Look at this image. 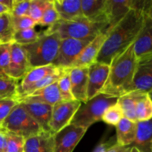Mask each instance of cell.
I'll use <instances>...</instances> for the list:
<instances>
[{
    "label": "cell",
    "mask_w": 152,
    "mask_h": 152,
    "mask_svg": "<svg viewBox=\"0 0 152 152\" xmlns=\"http://www.w3.org/2000/svg\"><path fill=\"white\" fill-rule=\"evenodd\" d=\"M134 43L112 59L108 79L100 94L119 98L130 92L137 62Z\"/></svg>",
    "instance_id": "cell-2"
},
{
    "label": "cell",
    "mask_w": 152,
    "mask_h": 152,
    "mask_svg": "<svg viewBox=\"0 0 152 152\" xmlns=\"http://www.w3.org/2000/svg\"><path fill=\"white\" fill-rule=\"evenodd\" d=\"M117 143L120 146H131L137 134V123L123 117L116 126Z\"/></svg>",
    "instance_id": "cell-23"
},
{
    "label": "cell",
    "mask_w": 152,
    "mask_h": 152,
    "mask_svg": "<svg viewBox=\"0 0 152 152\" xmlns=\"http://www.w3.org/2000/svg\"><path fill=\"white\" fill-rule=\"evenodd\" d=\"M14 33L11 24V16L9 13L0 15V38L5 43L12 42V37Z\"/></svg>",
    "instance_id": "cell-32"
},
{
    "label": "cell",
    "mask_w": 152,
    "mask_h": 152,
    "mask_svg": "<svg viewBox=\"0 0 152 152\" xmlns=\"http://www.w3.org/2000/svg\"><path fill=\"white\" fill-rule=\"evenodd\" d=\"M0 128L25 139L44 132L20 102L13 108Z\"/></svg>",
    "instance_id": "cell-6"
},
{
    "label": "cell",
    "mask_w": 152,
    "mask_h": 152,
    "mask_svg": "<svg viewBox=\"0 0 152 152\" xmlns=\"http://www.w3.org/2000/svg\"><path fill=\"white\" fill-rule=\"evenodd\" d=\"M22 100L33 101V102H42V103L48 104L50 105H54L58 102L61 101L60 94H59L58 83H53L45 88L37 91L31 94V95L22 99H18V102Z\"/></svg>",
    "instance_id": "cell-22"
},
{
    "label": "cell",
    "mask_w": 152,
    "mask_h": 152,
    "mask_svg": "<svg viewBox=\"0 0 152 152\" xmlns=\"http://www.w3.org/2000/svg\"><path fill=\"white\" fill-rule=\"evenodd\" d=\"M116 144H117L116 138H111V139H110L108 141L102 142V143L97 145L96 148H95L94 151L93 152H106L108 150H109L110 148H112L114 145H115Z\"/></svg>",
    "instance_id": "cell-40"
},
{
    "label": "cell",
    "mask_w": 152,
    "mask_h": 152,
    "mask_svg": "<svg viewBox=\"0 0 152 152\" xmlns=\"http://www.w3.org/2000/svg\"><path fill=\"white\" fill-rule=\"evenodd\" d=\"M150 95H151V96H152V91L150 93Z\"/></svg>",
    "instance_id": "cell-50"
},
{
    "label": "cell",
    "mask_w": 152,
    "mask_h": 152,
    "mask_svg": "<svg viewBox=\"0 0 152 152\" xmlns=\"http://www.w3.org/2000/svg\"><path fill=\"white\" fill-rule=\"evenodd\" d=\"M26 51L22 45L11 42L10 47V61L5 75L19 80L22 79L31 70Z\"/></svg>",
    "instance_id": "cell-10"
},
{
    "label": "cell",
    "mask_w": 152,
    "mask_h": 152,
    "mask_svg": "<svg viewBox=\"0 0 152 152\" xmlns=\"http://www.w3.org/2000/svg\"><path fill=\"white\" fill-rule=\"evenodd\" d=\"M19 102L44 132H50L49 123L51 117L52 105L28 100H22Z\"/></svg>",
    "instance_id": "cell-15"
},
{
    "label": "cell",
    "mask_w": 152,
    "mask_h": 152,
    "mask_svg": "<svg viewBox=\"0 0 152 152\" xmlns=\"http://www.w3.org/2000/svg\"><path fill=\"white\" fill-rule=\"evenodd\" d=\"M136 117L137 122L152 119V97L150 94L145 93L138 100L136 105Z\"/></svg>",
    "instance_id": "cell-26"
},
{
    "label": "cell",
    "mask_w": 152,
    "mask_h": 152,
    "mask_svg": "<svg viewBox=\"0 0 152 152\" xmlns=\"http://www.w3.org/2000/svg\"><path fill=\"white\" fill-rule=\"evenodd\" d=\"M6 13H10V10L7 7H5V6L0 3V15Z\"/></svg>",
    "instance_id": "cell-45"
},
{
    "label": "cell",
    "mask_w": 152,
    "mask_h": 152,
    "mask_svg": "<svg viewBox=\"0 0 152 152\" xmlns=\"http://www.w3.org/2000/svg\"><path fill=\"white\" fill-rule=\"evenodd\" d=\"M60 42L57 33L42 32L36 42L22 45L26 51L31 68L52 65L58 53Z\"/></svg>",
    "instance_id": "cell-4"
},
{
    "label": "cell",
    "mask_w": 152,
    "mask_h": 152,
    "mask_svg": "<svg viewBox=\"0 0 152 152\" xmlns=\"http://www.w3.org/2000/svg\"><path fill=\"white\" fill-rule=\"evenodd\" d=\"M19 103L16 98H4L0 99V127L10 114L12 110Z\"/></svg>",
    "instance_id": "cell-38"
},
{
    "label": "cell",
    "mask_w": 152,
    "mask_h": 152,
    "mask_svg": "<svg viewBox=\"0 0 152 152\" xmlns=\"http://www.w3.org/2000/svg\"><path fill=\"white\" fill-rule=\"evenodd\" d=\"M41 34L42 33L36 31L35 28L15 31L12 37V42L20 45H26L37 41Z\"/></svg>",
    "instance_id": "cell-28"
},
{
    "label": "cell",
    "mask_w": 152,
    "mask_h": 152,
    "mask_svg": "<svg viewBox=\"0 0 152 152\" xmlns=\"http://www.w3.org/2000/svg\"><path fill=\"white\" fill-rule=\"evenodd\" d=\"M66 71H67L66 69H62V68H60V69H59V71H56V72L47 76V77H45V78H43L42 80L39 81L38 83H35V84L33 85L32 86L28 88L26 90V91H25L22 96L16 98V99L18 100V99H22V98L25 97V96H29V95H31V94L37 91L40 90V89L43 88H45L47 87V86H50V85H52L53 84V83H56V82H58V80L60 79V77L65 74V72Z\"/></svg>",
    "instance_id": "cell-27"
},
{
    "label": "cell",
    "mask_w": 152,
    "mask_h": 152,
    "mask_svg": "<svg viewBox=\"0 0 152 152\" xmlns=\"http://www.w3.org/2000/svg\"><path fill=\"white\" fill-rule=\"evenodd\" d=\"M108 4V28L105 33L111 31L126 16L130 7V0H107Z\"/></svg>",
    "instance_id": "cell-20"
},
{
    "label": "cell",
    "mask_w": 152,
    "mask_h": 152,
    "mask_svg": "<svg viewBox=\"0 0 152 152\" xmlns=\"http://www.w3.org/2000/svg\"><path fill=\"white\" fill-rule=\"evenodd\" d=\"M2 43H5V42H4V40H3L2 39H1V38H0V45H1V44H2Z\"/></svg>",
    "instance_id": "cell-49"
},
{
    "label": "cell",
    "mask_w": 152,
    "mask_h": 152,
    "mask_svg": "<svg viewBox=\"0 0 152 152\" xmlns=\"http://www.w3.org/2000/svg\"><path fill=\"white\" fill-rule=\"evenodd\" d=\"M17 86V80L7 76H0V99L16 98Z\"/></svg>",
    "instance_id": "cell-29"
},
{
    "label": "cell",
    "mask_w": 152,
    "mask_h": 152,
    "mask_svg": "<svg viewBox=\"0 0 152 152\" xmlns=\"http://www.w3.org/2000/svg\"><path fill=\"white\" fill-rule=\"evenodd\" d=\"M50 1V0H31L28 16L37 24H38L41 19Z\"/></svg>",
    "instance_id": "cell-33"
},
{
    "label": "cell",
    "mask_w": 152,
    "mask_h": 152,
    "mask_svg": "<svg viewBox=\"0 0 152 152\" xmlns=\"http://www.w3.org/2000/svg\"><path fill=\"white\" fill-rule=\"evenodd\" d=\"M106 34L104 32L100 33L96 36L84 49L80 56H78L74 63L71 66L74 68H83L89 67L91 65L96 62V58L99 54L100 49L106 39Z\"/></svg>",
    "instance_id": "cell-16"
},
{
    "label": "cell",
    "mask_w": 152,
    "mask_h": 152,
    "mask_svg": "<svg viewBox=\"0 0 152 152\" xmlns=\"http://www.w3.org/2000/svg\"><path fill=\"white\" fill-rule=\"evenodd\" d=\"M109 73V65L94 62L88 67V101L99 94L106 83Z\"/></svg>",
    "instance_id": "cell-12"
},
{
    "label": "cell",
    "mask_w": 152,
    "mask_h": 152,
    "mask_svg": "<svg viewBox=\"0 0 152 152\" xmlns=\"http://www.w3.org/2000/svg\"><path fill=\"white\" fill-rule=\"evenodd\" d=\"M58 87L62 101L75 100L71 92V84L70 80V69L67 70L65 74L58 80Z\"/></svg>",
    "instance_id": "cell-30"
},
{
    "label": "cell",
    "mask_w": 152,
    "mask_h": 152,
    "mask_svg": "<svg viewBox=\"0 0 152 152\" xmlns=\"http://www.w3.org/2000/svg\"><path fill=\"white\" fill-rule=\"evenodd\" d=\"M132 146H120L117 143L106 152H130Z\"/></svg>",
    "instance_id": "cell-42"
},
{
    "label": "cell",
    "mask_w": 152,
    "mask_h": 152,
    "mask_svg": "<svg viewBox=\"0 0 152 152\" xmlns=\"http://www.w3.org/2000/svg\"><path fill=\"white\" fill-rule=\"evenodd\" d=\"M7 147V137L4 129L0 128V152H5Z\"/></svg>",
    "instance_id": "cell-41"
},
{
    "label": "cell",
    "mask_w": 152,
    "mask_h": 152,
    "mask_svg": "<svg viewBox=\"0 0 152 152\" xmlns=\"http://www.w3.org/2000/svg\"><path fill=\"white\" fill-rule=\"evenodd\" d=\"M0 76H7V75H5V74L0 70Z\"/></svg>",
    "instance_id": "cell-47"
},
{
    "label": "cell",
    "mask_w": 152,
    "mask_h": 152,
    "mask_svg": "<svg viewBox=\"0 0 152 152\" xmlns=\"http://www.w3.org/2000/svg\"><path fill=\"white\" fill-rule=\"evenodd\" d=\"M13 0H0V3L5 6V7H7L10 11L12 6H13Z\"/></svg>",
    "instance_id": "cell-44"
},
{
    "label": "cell",
    "mask_w": 152,
    "mask_h": 152,
    "mask_svg": "<svg viewBox=\"0 0 152 152\" xmlns=\"http://www.w3.org/2000/svg\"><path fill=\"white\" fill-rule=\"evenodd\" d=\"M107 27L103 24L93 23L83 16L72 21L59 19L53 25L48 27L44 32L46 34L57 33L61 39L93 40L100 33H105Z\"/></svg>",
    "instance_id": "cell-3"
},
{
    "label": "cell",
    "mask_w": 152,
    "mask_h": 152,
    "mask_svg": "<svg viewBox=\"0 0 152 152\" xmlns=\"http://www.w3.org/2000/svg\"><path fill=\"white\" fill-rule=\"evenodd\" d=\"M145 93L131 92L118 98L117 103L122 109L124 117L137 123L136 117V105L140 98Z\"/></svg>",
    "instance_id": "cell-25"
},
{
    "label": "cell",
    "mask_w": 152,
    "mask_h": 152,
    "mask_svg": "<svg viewBox=\"0 0 152 152\" xmlns=\"http://www.w3.org/2000/svg\"><path fill=\"white\" fill-rule=\"evenodd\" d=\"M150 152H152V140L151 142V144H150Z\"/></svg>",
    "instance_id": "cell-48"
},
{
    "label": "cell",
    "mask_w": 152,
    "mask_h": 152,
    "mask_svg": "<svg viewBox=\"0 0 152 152\" xmlns=\"http://www.w3.org/2000/svg\"><path fill=\"white\" fill-rule=\"evenodd\" d=\"M145 17L142 12L129 10L116 26L105 33L106 39L96 62L109 65L117 55L124 51L134 42L143 27Z\"/></svg>",
    "instance_id": "cell-1"
},
{
    "label": "cell",
    "mask_w": 152,
    "mask_h": 152,
    "mask_svg": "<svg viewBox=\"0 0 152 152\" xmlns=\"http://www.w3.org/2000/svg\"><path fill=\"white\" fill-rule=\"evenodd\" d=\"M81 104V102L77 100H61L53 105L49 123L50 131L56 134L69 126Z\"/></svg>",
    "instance_id": "cell-8"
},
{
    "label": "cell",
    "mask_w": 152,
    "mask_h": 152,
    "mask_svg": "<svg viewBox=\"0 0 152 152\" xmlns=\"http://www.w3.org/2000/svg\"><path fill=\"white\" fill-rule=\"evenodd\" d=\"M59 19L60 18H59V13H57L56 8H55L53 1L50 0L47 8L43 13L41 19L37 25H45V26L48 25V27H50L56 23V22H58Z\"/></svg>",
    "instance_id": "cell-35"
},
{
    "label": "cell",
    "mask_w": 152,
    "mask_h": 152,
    "mask_svg": "<svg viewBox=\"0 0 152 152\" xmlns=\"http://www.w3.org/2000/svg\"><path fill=\"white\" fill-rule=\"evenodd\" d=\"M130 152H140V151L139 150L136 148V147L132 146V149H131Z\"/></svg>",
    "instance_id": "cell-46"
},
{
    "label": "cell",
    "mask_w": 152,
    "mask_h": 152,
    "mask_svg": "<svg viewBox=\"0 0 152 152\" xmlns=\"http://www.w3.org/2000/svg\"><path fill=\"white\" fill-rule=\"evenodd\" d=\"M10 47L11 42L0 45V70L5 74L10 61Z\"/></svg>",
    "instance_id": "cell-39"
},
{
    "label": "cell",
    "mask_w": 152,
    "mask_h": 152,
    "mask_svg": "<svg viewBox=\"0 0 152 152\" xmlns=\"http://www.w3.org/2000/svg\"><path fill=\"white\" fill-rule=\"evenodd\" d=\"M11 24L14 32L34 28L37 25L29 16H19V17H13L11 16Z\"/></svg>",
    "instance_id": "cell-36"
},
{
    "label": "cell",
    "mask_w": 152,
    "mask_h": 152,
    "mask_svg": "<svg viewBox=\"0 0 152 152\" xmlns=\"http://www.w3.org/2000/svg\"><path fill=\"white\" fill-rule=\"evenodd\" d=\"M144 14L145 15L148 19L152 21V0H148V4H147L146 8H145Z\"/></svg>",
    "instance_id": "cell-43"
},
{
    "label": "cell",
    "mask_w": 152,
    "mask_h": 152,
    "mask_svg": "<svg viewBox=\"0 0 152 152\" xmlns=\"http://www.w3.org/2000/svg\"><path fill=\"white\" fill-rule=\"evenodd\" d=\"M7 137V147L5 152H24L25 139L12 132L4 130Z\"/></svg>",
    "instance_id": "cell-34"
},
{
    "label": "cell",
    "mask_w": 152,
    "mask_h": 152,
    "mask_svg": "<svg viewBox=\"0 0 152 152\" xmlns=\"http://www.w3.org/2000/svg\"><path fill=\"white\" fill-rule=\"evenodd\" d=\"M91 41L74 39H61L58 53L52 65L62 69H71L83 49Z\"/></svg>",
    "instance_id": "cell-7"
},
{
    "label": "cell",
    "mask_w": 152,
    "mask_h": 152,
    "mask_svg": "<svg viewBox=\"0 0 152 152\" xmlns=\"http://www.w3.org/2000/svg\"><path fill=\"white\" fill-rule=\"evenodd\" d=\"M118 98L99 94L95 97L80 105L73 117L71 124L88 129L99 121H102L105 110L117 103Z\"/></svg>",
    "instance_id": "cell-5"
},
{
    "label": "cell",
    "mask_w": 152,
    "mask_h": 152,
    "mask_svg": "<svg viewBox=\"0 0 152 152\" xmlns=\"http://www.w3.org/2000/svg\"><path fill=\"white\" fill-rule=\"evenodd\" d=\"M53 4L61 20L72 21L83 16L81 0H54Z\"/></svg>",
    "instance_id": "cell-21"
},
{
    "label": "cell",
    "mask_w": 152,
    "mask_h": 152,
    "mask_svg": "<svg viewBox=\"0 0 152 152\" xmlns=\"http://www.w3.org/2000/svg\"><path fill=\"white\" fill-rule=\"evenodd\" d=\"M152 140V119L137 123V134L134 142L131 146L136 147L140 152H150Z\"/></svg>",
    "instance_id": "cell-24"
},
{
    "label": "cell",
    "mask_w": 152,
    "mask_h": 152,
    "mask_svg": "<svg viewBox=\"0 0 152 152\" xmlns=\"http://www.w3.org/2000/svg\"><path fill=\"white\" fill-rule=\"evenodd\" d=\"M124 117L122 109L117 103L108 107L102 115V121L108 125L116 126Z\"/></svg>",
    "instance_id": "cell-31"
},
{
    "label": "cell",
    "mask_w": 152,
    "mask_h": 152,
    "mask_svg": "<svg viewBox=\"0 0 152 152\" xmlns=\"http://www.w3.org/2000/svg\"><path fill=\"white\" fill-rule=\"evenodd\" d=\"M71 92L74 99L81 103L88 102V67L70 69Z\"/></svg>",
    "instance_id": "cell-13"
},
{
    "label": "cell",
    "mask_w": 152,
    "mask_h": 152,
    "mask_svg": "<svg viewBox=\"0 0 152 152\" xmlns=\"http://www.w3.org/2000/svg\"><path fill=\"white\" fill-rule=\"evenodd\" d=\"M31 0H13L10 14L13 17L28 16Z\"/></svg>",
    "instance_id": "cell-37"
},
{
    "label": "cell",
    "mask_w": 152,
    "mask_h": 152,
    "mask_svg": "<svg viewBox=\"0 0 152 152\" xmlns=\"http://www.w3.org/2000/svg\"><path fill=\"white\" fill-rule=\"evenodd\" d=\"M81 5L83 16L86 19L93 23L108 26L107 0H81Z\"/></svg>",
    "instance_id": "cell-14"
},
{
    "label": "cell",
    "mask_w": 152,
    "mask_h": 152,
    "mask_svg": "<svg viewBox=\"0 0 152 152\" xmlns=\"http://www.w3.org/2000/svg\"><path fill=\"white\" fill-rule=\"evenodd\" d=\"M152 91V53L138 58L130 92Z\"/></svg>",
    "instance_id": "cell-9"
},
{
    "label": "cell",
    "mask_w": 152,
    "mask_h": 152,
    "mask_svg": "<svg viewBox=\"0 0 152 152\" xmlns=\"http://www.w3.org/2000/svg\"><path fill=\"white\" fill-rule=\"evenodd\" d=\"M88 129L70 124L55 134V152H73Z\"/></svg>",
    "instance_id": "cell-11"
},
{
    "label": "cell",
    "mask_w": 152,
    "mask_h": 152,
    "mask_svg": "<svg viewBox=\"0 0 152 152\" xmlns=\"http://www.w3.org/2000/svg\"><path fill=\"white\" fill-rule=\"evenodd\" d=\"M60 69L53 65H46V66L38 67V68H31L26 74V75L22 79L20 83H18L17 86V95L16 99L19 96H22L28 88L32 86L35 83H38L43 78L50 74H53Z\"/></svg>",
    "instance_id": "cell-18"
},
{
    "label": "cell",
    "mask_w": 152,
    "mask_h": 152,
    "mask_svg": "<svg viewBox=\"0 0 152 152\" xmlns=\"http://www.w3.org/2000/svg\"><path fill=\"white\" fill-rule=\"evenodd\" d=\"M55 134L51 131L42 132L27 138L24 152H55Z\"/></svg>",
    "instance_id": "cell-17"
},
{
    "label": "cell",
    "mask_w": 152,
    "mask_h": 152,
    "mask_svg": "<svg viewBox=\"0 0 152 152\" xmlns=\"http://www.w3.org/2000/svg\"><path fill=\"white\" fill-rule=\"evenodd\" d=\"M137 58L152 53V21L145 17L144 25L134 43Z\"/></svg>",
    "instance_id": "cell-19"
}]
</instances>
